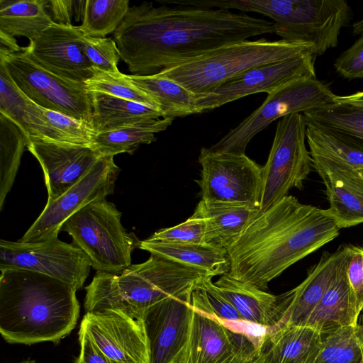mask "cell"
Segmentation results:
<instances>
[{"label":"cell","instance_id":"2e32d148","mask_svg":"<svg viewBox=\"0 0 363 363\" xmlns=\"http://www.w3.org/2000/svg\"><path fill=\"white\" fill-rule=\"evenodd\" d=\"M191 292L165 298L145 312L143 325L150 363H181L189 337Z\"/></svg>","mask_w":363,"mask_h":363},{"label":"cell","instance_id":"83f0119b","mask_svg":"<svg viewBox=\"0 0 363 363\" xmlns=\"http://www.w3.org/2000/svg\"><path fill=\"white\" fill-rule=\"evenodd\" d=\"M92 114L90 127L94 133L106 132L141 121L164 118L158 108L101 92L90 91Z\"/></svg>","mask_w":363,"mask_h":363},{"label":"cell","instance_id":"4dcf8cb0","mask_svg":"<svg viewBox=\"0 0 363 363\" xmlns=\"http://www.w3.org/2000/svg\"><path fill=\"white\" fill-rule=\"evenodd\" d=\"M172 121L169 118L152 119L110 131L94 133L92 146L103 157H114L123 152L132 154L139 145L155 142V135L165 130Z\"/></svg>","mask_w":363,"mask_h":363},{"label":"cell","instance_id":"f35d334b","mask_svg":"<svg viewBox=\"0 0 363 363\" xmlns=\"http://www.w3.org/2000/svg\"><path fill=\"white\" fill-rule=\"evenodd\" d=\"M81 44L84 53L95 69L109 73L120 72L118 63L121 57L116 43L111 38H92L82 33Z\"/></svg>","mask_w":363,"mask_h":363},{"label":"cell","instance_id":"60d3db41","mask_svg":"<svg viewBox=\"0 0 363 363\" xmlns=\"http://www.w3.org/2000/svg\"><path fill=\"white\" fill-rule=\"evenodd\" d=\"M205 220L191 216L176 226L155 232L149 239L174 243L205 244Z\"/></svg>","mask_w":363,"mask_h":363},{"label":"cell","instance_id":"d6a6232c","mask_svg":"<svg viewBox=\"0 0 363 363\" xmlns=\"http://www.w3.org/2000/svg\"><path fill=\"white\" fill-rule=\"evenodd\" d=\"M26 145L21 128L0 113V210L13 186Z\"/></svg>","mask_w":363,"mask_h":363},{"label":"cell","instance_id":"1f68e13d","mask_svg":"<svg viewBox=\"0 0 363 363\" xmlns=\"http://www.w3.org/2000/svg\"><path fill=\"white\" fill-rule=\"evenodd\" d=\"M303 115L306 122L328 131L363 152V111L335 103Z\"/></svg>","mask_w":363,"mask_h":363},{"label":"cell","instance_id":"836d02e7","mask_svg":"<svg viewBox=\"0 0 363 363\" xmlns=\"http://www.w3.org/2000/svg\"><path fill=\"white\" fill-rule=\"evenodd\" d=\"M315 363H355L363 357V325L357 323L322 335Z\"/></svg>","mask_w":363,"mask_h":363},{"label":"cell","instance_id":"e575fe53","mask_svg":"<svg viewBox=\"0 0 363 363\" xmlns=\"http://www.w3.org/2000/svg\"><path fill=\"white\" fill-rule=\"evenodd\" d=\"M128 0H86L83 12L81 31L92 38H105L113 33L130 8Z\"/></svg>","mask_w":363,"mask_h":363},{"label":"cell","instance_id":"e0dca14e","mask_svg":"<svg viewBox=\"0 0 363 363\" xmlns=\"http://www.w3.org/2000/svg\"><path fill=\"white\" fill-rule=\"evenodd\" d=\"M79 329L106 357L116 363H150L143 320L118 311L106 310L86 313Z\"/></svg>","mask_w":363,"mask_h":363},{"label":"cell","instance_id":"9c48e42d","mask_svg":"<svg viewBox=\"0 0 363 363\" xmlns=\"http://www.w3.org/2000/svg\"><path fill=\"white\" fill-rule=\"evenodd\" d=\"M335 96L316 77L290 82L269 94L259 107L208 149L214 152L245 154L252 138L273 121L334 104Z\"/></svg>","mask_w":363,"mask_h":363},{"label":"cell","instance_id":"ba28073f","mask_svg":"<svg viewBox=\"0 0 363 363\" xmlns=\"http://www.w3.org/2000/svg\"><path fill=\"white\" fill-rule=\"evenodd\" d=\"M267 329L245 320H221L194 308L181 363H262Z\"/></svg>","mask_w":363,"mask_h":363},{"label":"cell","instance_id":"f1b7e54d","mask_svg":"<svg viewBox=\"0 0 363 363\" xmlns=\"http://www.w3.org/2000/svg\"><path fill=\"white\" fill-rule=\"evenodd\" d=\"M126 77L156 102L164 118L174 120L198 113L196 95L174 80L157 74H126Z\"/></svg>","mask_w":363,"mask_h":363},{"label":"cell","instance_id":"44dd1931","mask_svg":"<svg viewBox=\"0 0 363 363\" xmlns=\"http://www.w3.org/2000/svg\"><path fill=\"white\" fill-rule=\"evenodd\" d=\"M311 157L325 186L328 215L340 229L363 223V172L344 163Z\"/></svg>","mask_w":363,"mask_h":363},{"label":"cell","instance_id":"74e56055","mask_svg":"<svg viewBox=\"0 0 363 363\" xmlns=\"http://www.w3.org/2000/svg\"><path fill=\"white\" fill-rule=\"evenodd\" d=\"M84 84L89 91L101 92L160 109L156 102L149 95L138 88L128 80L126 74L121 72L109 73L99 71Z\"/></svg>","mask_w":363,"mask_h":363},{"label":"cell","instance_id":"5bb4252c","mask_svg":"<svg viewBox=\"0 0 363 363\" xmlns=\"http://www.w3.org/2000/svg\"><path fill=\"white\" fill-rule=\"evenodd\" d=\"M120 168L113 157H102L92 169L43 211L20 241L35 242L58 238L64 223L85 205L106 199L114 191Z\"/></svg>","mask_w":363,"mask_h":363},{"label":"cell","instance_id":"f907efd6","mask_svg":"<svg viewBox=\"0 0 363 363\" xmlns=\"http://www.w3.org/2000/svg\"><path fill=\"white\" fill-rule=\"evenodd\" d=\"M355 363H363V357L362 359H360L359 361L355 362Z\"/></svg>","mask_w":363,"mask_h":363},{"label":"cell","instance_id":"8fae6325","mask_svg":"<svg viewBox=\"0 0 363 363\" xmlns=\"http://www.w3.org/2000/svg\"><path fill=\"white\" fill-rule=\"evenodd\" d=\"M306 128L303 113L289 115L278 121L267 162L262 167L261 212L287 196L292 188H303L313 167L306 145Z\"/></svg>","mask_w":363,"mask_h":363},{"label":"cell","instance_id":"d6986e66","mask_svg":"<svg viewBox=\"0 0 363 363\" xmlns=\"http://www.w3.org/2000/svg\"><path fill=\"white\" fill-rule=\"evenodd\" d=\"M26 149L38 160L48 189V202L79 182L103 157L93 146L27 139Z\"/></svg>","mask_w":363,"mask_h":363},{"label":"cell","instance_id":"52a82bcc","mask_svg":"<svg viewBox=\"0 0 363 363\" xmlns=\"http://www.w3.org/2000/svg\"><path fill=\"white\" fill-rule=\"evenodd\" d=\"M121 219V213L113 203L97 199L70 216L61 230L71 235L94 269L118 274L131 265V253L140 242Z\"/></svg>","mask_w":363,"mask_h":363},{"label":"cell","instance_id":"9a60e30c","mask_svg":"<svg viewBox=\"0 0 363 363\" xmlns=\"http://www.w3.org/2000/svg\"><path fill=\"white\" fill-rule=\"evenodd\" d=\"M315 58L312 53H307L251 69L208 93L196 96L197 113L219 108L251 94H269L294 80L315 77Z\"/></svg>","mask_w":363,"mask_h":363},{"label":"cell","instance_id":"7a4b0ae2","mask_svg":"<svg viewBox=\"0 0 363 363\" xmlns=\"http://www.w3.org/2000/svg\"><path fill=\"white\" fill-rule=\"evenodd\" d=\"M326 209L287 196L255 216L226 250L232 278L266 291L289 267L337 238Z\"/></svg>","mask_w":363,"mask_h":363},{"label":"cell","instance_id":"7bdbcfd3","mask_svg":"<svg viewBox=\"0 0 363 363\" xmlns=\"http://www.w3.org/2000/svg\"><path fill=\"white\" fill-rule=\"evenodd\" d=\"M346 273L359 311L363 310V247L349 245Z\"/></svg>","mask_w":363,"mask_h":363},{"label":"cell","instance_id":"cb8c5ba5","mask_svg":"<svg viewBox=\"0 0 363 363\" xmlns=\"http://www.w3.org/2000/svg\"><path fill=\"white\" fill-rule=\"evenodd\" d=\"M0 113L13 121L27 139L36 138L64 143L60 135L45 121L40 106L28 99L18 89L1 63Z\"/></svg>","mask_w":363,"mask_h":363},{"label":"cell","instance_id":"ee69618b","mask_svg":"<svg viewBox=\"0 0 363 363\" xmlns=\"http://www.w3.org/2000/svg\"><path fill=\"white\" fill-rule=\"evenodd\" d=\"M79 341L80 352L75 363H116L106 357L80 329Z\"/></svg>","mask_w":363,"mask_h":363},{"label":"cell","instance_id":"8992f818","mask_svg":"<svg viewBox=\"0 0 363 363\" xmlns=\"http://www.w3.org/2000/svg\"><path fill=\"white\" fill-rule=\"evenodd\" d=\"M225 7L271 18L274 34L311 45L315 57L337 47L341 29L352 18L345 0H228Z\"/></svg>","mask_w":363,"mask_h":363},{"label":"cell","instance_id":"ab89813d","mask_svg":"<svg viewBox=\"0 0 363 363\" xmlns=\"http://www.w3.org/2000/svg\"><path fill=\"white\" fill-rule=\"evenodd\" d=\"M40 107L45 121L60 135L65 143L92 146L94 132L89 123Z\"/></svg>","mask_w":363,"mask_h":363},{"label":"cell","instance_id":"ffe728a7","mask_svg":"<svg viewBox=\"0 0 363 363\" xmlns=\"http://www.w3.org/2000/svg\"><path fill=\"white\" fill-rule=\"evenodd\" d=\"M349 245L325 253L294 289L278 296V321L267 330L286 325H303L345 265Z\"/></svg>","mask_w":363,"mask_h":363},{"label":"cell","instance_id":"bcb514c9","mask_svg":"<svg viewBox=\"0 0 363 363\" xmlns=\"http://www.w3.org/2000/svg\"><path fill=\"white\" fill-rule=\"evenodd\" d=\"M335 103L345 104L363 111V91L347 96H335Z\"/></svg>","mask_w":363,"mask_h":363},{"label":"cell","instance_id":"681fc988","mask_svg":"<svg viewBox=\"0 0 363 363\" xmlns=\"http://www.w3.org/2000/svg\"><path fill=\"white\" fill-rule=\"evenodd\" d=\"M20 363H36L34 360H26Z\"/></svg>","mask_w":363,"mask_h":363},{"label":"cell","instance_id":"c3c4849f","mask_svg":"<svg viewBox=\"0 0 363 363\" xmlns=\"http://www.w3.org/2000/svg\"><path fill=\"white\" fill-rule=\"evenodd\" d=\"M352 34L353 35H362L363 34V18L352 26Z\"/></svg>","mask_w":363,"mask_h":363},{"label":"cell","instance_id":"7c38bea8","mask_svg":"<svg viewBox=\"0 0 363 363\" xmlns=\"http://www.w3.org/2000/svg\"><path fill=\"white\" fill-rule=\"evenodd\" d=\"M91 267L90 260L80 248L58 238L35 242L0 240V271L23 269L41 273L77 291L83 287Z\"/></svg>","mask_w":363,"mask_h":363},{"label":"cell","instance_id":"b9f144b4","mask_svg":"<svg viewBox=\"0 0 363 363\" xmlns=\"http://www.w3.org/2000/svg\"><path fill=\"white\" fill-rule=\"evenodd\" d=\"M334 67L345 79H363V34L335 60Z\"/></svg>","mask_w":363,"mask_h":363},{"label":"cell","instance_id":"3957f363","mask_svg":"<svg viewBox=\"0 0 363 363\" xmlns=\"http://www.w3.org/2000/svg\"><path fill=\"white\" fill-rule=\"evenodd\" d=\"M0 272V333L6 342L57 343L75 328L80 306L72 286L32 271Z\"/></svg>","mask_w":363,"mask_h":363},{"label":"cell","instance_id":"d4e9b609","mask_svg":"<svg viewBox=\"0 0 363 363\" xmlns=\"http://www.w3.org/2000/svg\"><path fill=\"white\" fill-rule=\"evenodd\" d=\"M347 259L303 325L324 335L338 328L358 323L360 312L347 279Z\"/></svg>","mask_w":363,"mask_h":363},{"label":"cell","instance_id":"603a6c76","mask_svg":"<svg viewBox=\"0 0 363 363\" xmlns=\"http://www.w3.org/2000/svg\"><path fill=\"white\" fill-rule=\"evenodd\" d=\"M322 334L308 325H286L267 330L262 347V363H315Z\"/></svg>","mask_w":363,"mask_h":363},{"label":"cell","instance_id":"30bf717a","mask_svg":"<svg viewBox=\"0 0 363 363\" xmlns=\"http://www.w3.org/2000/svg\"><path fill=\"white\" fill-rule=\"evenodd\" d=\"M0 63L30 101L90 125L91 95L84 83L62 79L45 69L29 57L26 47L18 52L0 48Z\"/></svg>","mask_w":363,"mask_h":363},{"label":"cell","instance_id":"4fadbf2b","mask_svg":"<svg viewBox=\"0 0 363 363\" xmlns=\"http://www.w3.org/2000/svg\"><path fill=\"white\" fill-rule=\"evenodd\" d=\"M201 178L196 180L202 200L245 203L259 208L262 167L245 154L201 149Z\"/></svg>","mask_w":363,"mask_h":363},{"label":"cell","instance_id":"7dc6e473","mask_svg":"<svg viewBox=\"0 0 363 363\" xmlns=\"http://www.w3.org/2000/svg\"><path fill=\"white\" fill-rule=\"evenodd\" d=\"M1 48L9 50L12 52H18L22 49L16 43L15 38L12 36L0 32Z\"/></svg>","mask_w":363,"mask_h":363},{"label":"cell","instance_id":"ac0fdd59","mask_svg":"<svg viewBox=\"0 0 363 363\" xmlns=\"http://www.w3.org/2000/svg\"><path fill=\"white\" fill-rule=\"evenodd\" d=\"M79 26L53 22L26 47L29 57L48 72L84 83L97 72L84 53Z\"/></svg>","mask_w":363,"mask_h":363},{"label":"cell","instance_id":"f6af8a7d","mask_svg":"<svg viewBox=\"0 0 363 363\" xmlns=\"http://www.w3.org/2000/svg\"><path fill=\"white\" fill-rule=\"evenodd\" d=\"M75 4L76 1L51 0L48 1L46 8L50 10L51 18L55 23L72 26Z\"/></svg>","mask_w":363,"mask_h":363},{"label":"cell","instance_id":"8d00e7d4","mask_svg":"<svg viewBox=\"0 0 363 363\" xmlns=\"http://www.w3.org/2000/svg\"><path fill=\"white\" fill-rule=\"evenodd\" d=\"M213 277H207L197 284L191 292V305L194 308L221 320H243L218 286L212 281Z\"/></svg>","mask_w":363,"mask_h":363},{"label":"cell","instance_id":"d590c367","mask_svg":"<svg viewBox=\"0 0 363 363\" xmlns=\"http://www.w3.org/2000/svg\"><path fill=\"white\" fill-rule=\"evenodd\" d=\"M306 125V140L311 157L344 163L363 172L362 152L317 125L308 122Z\"/></svg>","mask_w":363,"mask_h":363},{"label":"cell","instance_id":"277c9868","mask_svg":"<svg viewBox=\"0 0 363 363\" xmlns=\"http://www.w3.org/2000/svg\"><path fill=\"white\" fill-rule=\"evenodd\" d=\"M210 274L152 255L115 274L97 272L86 286V313L115 310L138 320L152 306L191 292Z\"/></svg>","mask_w":363,"mask_h":363},{"label":"cell","instance_id":"4316f807","mask_svg":"<svg viewBox=\"0 0 363 363\" xmlns=\"http://www.w3.org/2000/svg\"><path fill=\"white\" fill-rule=\"evenodd\" d=\"M140 249L203 272L213 277L229 272L227 251L206 244H184L147 239L140 241Z\"/></svg>","mask_w":363,"mask_h":363},{"label":"cell","instance_id":"6da1fadb","mask_svg":"<svg viewBox=\"0 0 363 363\" xmlns=\"http://www.w3.org/2000/svg\"><path fill=\"white\" fill-rule=\"evenodd\" d=\"M272 33V21L245 13L143 2L130 6L113 40L131 74L149 75L223 45Z\"/></svg>","mask_w":363,"mask_h":363},{"label":"cell","instance_id":"f546056e","mask_svg":"<svg viewBox=\"0 0 363 363\" xmlns=\"http://www.w3.org/2000/svg\"><path fill=\"white\" fill-rule=\"evenodd\" d=\"M47 3V0H0V32L34 40L54 22L46 11Z\"/></svg>","mask_w":363,"mask_h":363},{"label":"cell","instance_id":"484cf974","mask_svg":"<svg viewBox=\"0 0 363 363\" xmlns=\"http://www.w3.org/2000/svg\"><path fill=\"white\" fill-rule=\"evenodd\" d=\"M243 320L266 328L278 321V296L255 285L238 281L228 274L215 282Z\"/></svg>","mask_w":363,"mask_h":363},{"label":"cell","instance_id":"5b68a950","mask_svg":"<svg viewBox=\"0 0 363 363\" xmlns=\"http://www.w3.org/2000/svg\"><path fill=\"white\" fill-rule=\"evenodd\" d=\"M307 53L313 54V47L308 44L265 38L245 40L172 65L157 74L174 80L198 96L255 67Z\"/></svg>","mask_w":363,"mask_h":363},{"label":"cell","instance_id":"7402d4cb","mask_svg":"<svg viewBox=\"0 0 363 363\" xmlns=\"http://www.w3.org/2000/svg\"><path fill=\"white\" fill-rule=\"evenodd\" d=\"M259 211L248 203L201 199L192 216L205 220V244L227 250Z\"/></svg>","mask_w":363,"mask_h":363}]
</instances>
